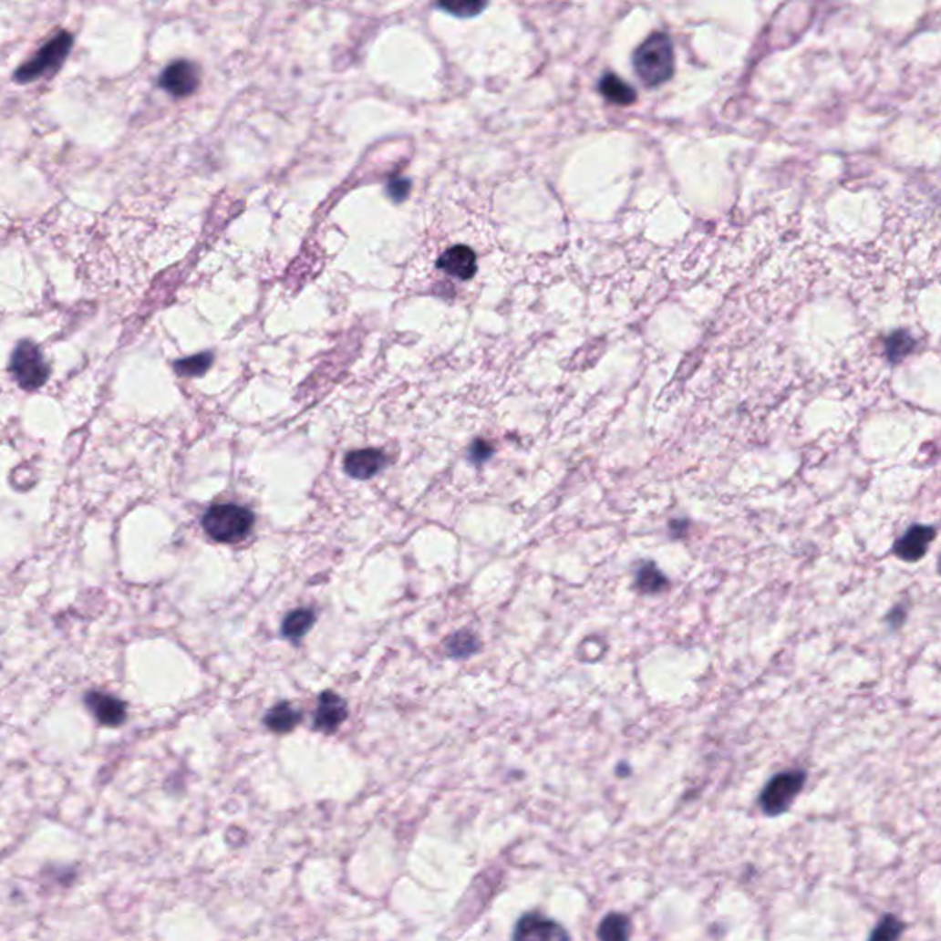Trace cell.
<instances>
[{
  "label": "cell",
  "mask_w": 941,
  "mask_h": 941,
  "mask_svg": "<svg viewBox=\"0 0 941 941\" xmlns=\"http://www.w3.org/2000/svg\"><path fill=\"white\" fill-rule=\"evenodd\" d=\"M633 63L638 78L646 85L657 87L667 81L675 70V52L671 39L666 34H653L638 47Z\"/></svg>",
  "instance_id": "6da1fadb"
},
{
  "label": "cell",
  "mask_w": 941,
  "mask_h": 941,
  "mask_svg": "<svg viewBox=\"0 0 941 941\" xmlns=\"http://www.w3.org/2000/svg\"><path fill=\"white\" fill-rule=\"evenodd\" d=\"M254 526V513L238 504L212 506L202 517L204 532L217 543H240Z\"/></svg>",
  "instance_id": "7a4b0ae2"
},
{
  "label": "cell",
  "mask_w": 941,
  "mask_h": 941,
  "mask_svg": "<svg viewBox=\"0 0 941 941\" xmlns=\"http://www.w3.org/2000/svg\"><path fill=\"white\" fill-rule=\"evenodd\" d=\"M72 36L68 32H59L52 41H48L30 61L21 65L14 79L17 83H30L43 76H52L63 65L72 48Z\"/></svg>",
  "instance_id": "3957f363"
},
{
  "label": "cell",
  "mask_w": 941,
  "mask_h": 941,
  "mask_svg": "<svg viewBox=\"0 0 941 941\" xmlns=\"http://www.w3.org/2000/svg\"><path fill=\"white\" fill-rule=\"evenodd\" d=\"M10 372L14 374L19 387L30 392L41 388L50 376L43 353L30 340H21L17 344L10 361Z\"/></svg>",
  "instance_id": "277c9868"
},
{
  "label": "cell",
  "mask_w": 941,
  "mask_h": 941,
  "mask_svg": "<svg viewBox=\"0 0 941 941\" xmlns=\"http://www.w3.org/2000/svg\"><path fill=\"white\" fill-rule=\"evenodd\" d=\"M805 785V772L803 770H787L781 774H776L761 791L760 805L765 814L778 816L785 812L794 798L800 794V791Z\"/></svg>",
  "instance_id": "5b68a950"
},
{
  "label": "cell",
  "mask_w": 941,
  "mask_h": 941,
  "mask_svg": "<svg viewBox=\"0 0 941 941\" xmlns=\"http://www.w3.org/2000/svg\"><path fill=\"white\" fill-rule=\"evenodd\" d=\"M513 941H570V934L544 915L526 914L515 926Z\"/></svg>",
  "instance_id": "8992f818"
},
{
  "label": "cell",
  "mask_w": 941,
  "mask_h": 941,
  "mask_svg": "<svg viewBox=\"0 0 941 941\" xmlns=\"http://www.w3.org/2000/svg\"><path fill=\"white\" fill-rule=\"evenodd\" d=\"M85 706L105 727H120L128 719L126 702L109 695V693L88 691L85 695Z\"/></svg>",
  "instance_id": "52a82bcc"
},
{
  "label": "cell",
  "mask_w": 941,
  "mask_h": 941,
  "mask_svg": "<svg viewBox=\"0 0 941 941\" xmlns=\"http://www.w3.org/2000/svg\"><path fill=\"white\" fill-rule=\"evenodd\" d=\"M159 83L164 90H168L173 96H190L199 87V68L184 59L175 61L162 72Z\"/></svg>",
  "instance_id": "ba28073f"
},
{
  "label": "cell",
  "mask_w": 941,
  "mask_h": 941,
  "mask_svg": "<svg viewBox=\"0 0 941 941\" xmlns=\"http://www.w3.org/2000/svg\"><path fill=\"white\" fill-rule=\"evenodd\" d=\"M387 465V454L379 449H361L353 450L344 460V469L351 479L368 481L376 477L379 470Z\"/></svg>",
  "instance_id": "9c48e42d"
},
{
  "label": "cell",
  "mask_w": 941,
  "mask_h": 941,
  "mask_svg": "<svg viewBox=\"0 0 941 941\" xmlns=\"http://www.w3.org/2000/svg\"><path fill=\"white\" fill-rule=\"evenodd\" d=\"M934 537H936V530L932 526L915 524L894 544V553L899 559L908 561V563L919 561L926 553Z\"/></svg>",
  "instance_id": "30bf717a"
},
{
  "label": "cell",
  "mask_w": 941,
  "mask_h": 941,
  "mask_svg": "<svg viewBox=\"0 0 941 941\" xmlns=\"http://www.w3.org/2000/svg\"><path fill=\"white\" fill-rule=\"evenodd\" d=\"M438 269L458 280H470L477 274V254L463 245L450 247L439 256Z\"/></svg>",
  "instance_id": "8fae6325"
},
{
  "label": "cell",
  "mask_w": 941,
  "mask_h": 941,
  "mask_svg": "<svg viewBox=\"0 0 941 941\" xmlns=\"http://www.w3.org/2000/svg\"><path fill=\"white\" fill-rule=\"evenodd\" d=\"M347 708L340 695L324 691L318 698V708L315 714V729L320 732H335L346 719Z\"/></svg>",
  "instance_id": "7c38bea8"
},
{
  "label": "cell",
  "mask_w": 941,
  "mask_h": 941,
  "mask_svg": "<svg viewBox=\"0 0 941 941\" xmlns=\"http://www.w3.org/2000/svg\"><path fill=\"white\" fill-rule=\"evenodd\" d=\"M631 937V921L627 915L611 912L607 914L598 926V941H629Z\"/></svg>",
  "instance_id": "4fadbf2b"
},
{
  "label": "cell",
  "mask_w": 941,
  "mask_h": 941,
  "mask_svg": "<svg viewBox=\"0 0 941 941\" xmlns=\"http://www.w3.org/2000/svg\"><path fill=\"white\" fill-rule=\"evenodd\" d=\"M300 723V714L287 702H280L265 716V725L276 734L291 732Z\"/></svg>",
  "instance_id": "5bb4252c"
},
{
  "label": "cell",
  "mask_w": 941,
  "mask_h": 941,
  "mask_svg": "<svg viewBox=\"0 0 941 941\" xmlns=\"http://www.w3.org/2000/svg\"><path fill=\"white\" fill-rule=\"evenodd\" d=\"M600 90L604 96H607L609 99L622 103V105H629L636 99V92L633 90V87H629L624 79H620L615 74H607L602 78Z\"/></svg>",
  "instance_id": "9a60e30c"
},
{
  "label": "cell",
  "mask_w": 941,
  "mask_h": 941,
  "mask_svg": "<svg viewBox=\"0 0 941 941\" xmlns=\"http://www.w3.org/2000/svg\"><path fill=\"white\" fill-rule=\"evenodd\" d=\"M313 624H315V615L309 609H295L293 613H289L285 616L282 633L289 640H298L313 627Z\"/></svg>",
  "instance_id": "2e32d148"
},
{
  "label": "cell",
  "mask_w": 941,
  "mask_h": 941,
  "mask_svg": "<svg viewBox=\"0 0 941 941\" xmlns=\"http://www.w3.org/2000/svg\"><path fill=\"white\" fill-rule=\"evenodd\" d=\"M666 584H667L666 575L653 563L644 564L636 572V588L644 595H657L662 591V588H666Z\"/></svg>",
  "instance_id": "e0dca14e"
},
{
  "label": "cell",
  "mask_w": 941,
  "mask_h": 941,
  "mask_svg": "<svg viewBox=\"0 0 941 941\" xmlns=\"http://www.w3.org/2000/svg\"><path fill=\"white\" fill-rule=\"evenodd\" d=\"M903 932V923L892 915V914H886L875 926V930L872 932L870 939L868 941H897L899 936Z\"/></svg>",
  "instance_id": "ac0fdd59"
},
{
  "label": "cell",
  "mask_w": 941,
  "mask_h": 941,
  "mask_svg": "<svg viewBox=\"0 0 941 941\" xmlns=\"http://www.w3.org/2000/svg\"><path fill=\"white\" fill-rule=\"evenodd\" d=\"M210 365H212V356H210V353H201V356H193V357H188V359H182V361L175 363V370L181 376L197 377V376H202L210 368Z\"/></svg>",
  "instance_id": "d6986e66"
},
{
  "label": "cell",
  "mask_w": 941,
  "mask_h": 941,
  "mask_svg": "<svg viewBox=\"0 0 941 941\" xmlns=\"http://www.w3.org/2000/svg\"><path fill=\"white\" fill-rule=\"evenodd\" d=\"M447 647L452 657H467V655H473L479 649V644L473 635L460 631L449 638Z\"/></svg>",
  "instance_id": "ffe728a7"
},
{
  "label": "cell",
  "mask_w": 941,
  "mask_h": 941,
  "mask_svg": "<svg viewBox=\"0 0 941 941\" xmlns=\"http://www.w3.org/2000/svg\"><path fill=\"white\" fill-rule=\"evenodd\" d=\"M443 10L447 12H452L454 16H463V17H470L475 16L477 12H481L484 8V5H477V3H465V5H441Z\"/></svg>",
  "instance_id": "44dd1931"
},
{
  "label": "cell",
  "mask_w": 941,
  "mask_h": 941,
  "mask_svg": "<svg viewBox=\"0 0 941 941\" xmlns=\"http://www.w3.org/2000/svg\"><path fill=\"white\" fill-rule=\"evenodd\" d=\"M470 456H473L475 461H482L488 456H491V447L484 441H477L473 447H470Z\"/></svg>",
  "instance_id": "7402d4cb"
},
{
  "label": "cell",
  "mask_w": 941,
  "mask_h": 941,
  "mask_svg": "<svg viewBox=\"0 0 941 941\" xmlns=\"http://www.w3.org/2000/svg\"><path fill=\"white\" fill-rule=\"evenodd\" d=\"M390 193L396 195V199H403L407 195V190H408V182L405 179H399V181H392L390 182Z\"/></svg>",
  "instance_id": "603a6c76"
}]
</instances>
